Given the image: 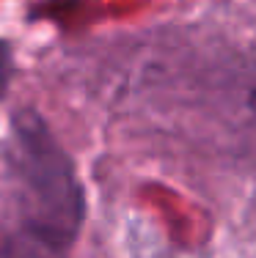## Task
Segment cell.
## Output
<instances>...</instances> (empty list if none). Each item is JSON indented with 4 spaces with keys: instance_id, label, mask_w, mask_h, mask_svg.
Returning a JSON list of instances; mask_svg holds the SVG:
<instances>
[{
    "instance_id": "obj_3",
    "label": "cell",
    "mask_w": 256,
    "mask_h": 258,
    "mask_svg": "<svg viewBox=\"0 0 256 258\" xmlns=\"http://www.w3.org/2000/svg\"><path fill=\"white\" fill-rule=\"evenodd\" d=\"M9 77H11V55H9V47L0 41V96L6 94Z\"/></svg>"
},
{
    "instance_id": "obj_2",
    "label": "cell",
    "mask_w": 256,
    "mask_h": 258,
    "mask_svg": "<svg viewBox=\"0 0 256 258\" xmlns=\"http://www.w3.org/2000/svg\"><path fill=\"white\" fill-rule=\"evenodd\" d=\"M61 253H64V247L25 228L9 231L0 236V258H61Z\"/></svg>"
},
{
    "instance_id": "obj_1",
    "label": "cell",
    "mask_w": 256,
    "mask_h": 258,
    "mask_svg": "<svg viewBox=\"0 0 256 258\" xmlns=\"http://www.w3.org/2000/svg\"><path fill=\"white\" fill-rule=\"evenodd\" d=\"M6 165L20 228L66 247L80 228L83 192L69 157L33 113L14 121Z\"/></svg>"
}]
</instances>
